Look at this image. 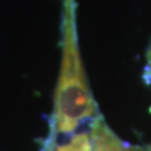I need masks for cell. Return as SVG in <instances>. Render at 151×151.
<instances>
[{
  "mask_svg": "<svg viewBox=\"0 0 151 151\" xmlns=\"http://www.w3.org/2000/svg\"><path fill=\"white\" fill-rule=\"evenodd\" d=\"M146 69H147L149 77L151 79V43H150L149 49H147V65H146Z\"/></svg>",
  "mask_w": 151,
  "mask_h": 151,
  "instance_id": "1",
  "label": "cell"
}]
</instances>
